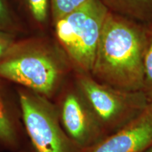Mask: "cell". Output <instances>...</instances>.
Here are the masks:
<instances>
[{
  "mask_svg": "<svg viewBox=\"0 0 152 152\" xmlns=\"http://www.w3.org/2000/svg\"><path fill=\"white\" fill-rule=\"evenodd\" d=\"M73 68L51 33L17 37L0 58V78L54 100Z\"/></svg>",
  "mask_w": 152,
  "mask_h": 152,
  "instance_id": "cell-1",
  "label": "cell"
},
{
  "mask_svg": "<svg viewBox=\"0 0 152 152\" xmlns=\"http://www.w3.org/2000/svg\"><path fill=\"white\" fill-rule=\"evenodd\" d=\"M145 39L146 25L109 11L91 75L120 90L142 91Z\"/></svg>",
  "mask_w": 152,
  "mask_h": 152,
  "instance_id": "cell-2",
  "label": "cell"
},
{
  "mask_svg": "<svg viewBox=\"0 0 152 152\" xmlns=\"http://www.w3.org/2000/svg\"><path fill=\"white\" fill-rule=\"evenodd\" d=\"M108 14L99 0H88L52 23L51 35L67 56L73 71L91 73Z\"/></svg>",
  "mask_w": 152,
  "mask_h": 152,
  "instance_id": "cell-3",
  "label": "cell"
},
{
  "mask_svg": "<svg viewBox=\"0 0 152 152\" xmlns=\"http://www.w3.org/2000/svg\"><path fill=\"white\" fill-rule=\"evenodd\" d=\"M76 85L96 114L106 136L123 128L149 104L143 91H127L103 84L90 73L73 71Z\"/></svg>",
  "mask_w": 152,
  "mask_h": 152,
  "instance_id": "cell-4",
  "label": "cell"
},
{
  "mask_svg": "<svg viewBox=\"0 0 152 152\" xmlns=\"http://www.w3.org/2000/svg\"><path fill=\"white\" fill-rule=\"evenodd\" d=\"M23 125L35 152H80L61 124L52 99L16 87Z\"/></svg>",
  "mask_w": 152,
  "mask_h": 152,
  "instance_id": "cell-5",
  "label": "cell"
},
{
  "mask_svg": "<svg viewBox=\"0 0 152 152\" xmlns=\"http://www.w3.org/2000/svg\"><path fill=\"white\" fill-rule=\"evenodd\" d=\"M54 100L62 128L80 152L91 147L106 136L73 76Z\"/></svg>",
  "mask_w": 152,
  "mask_h": 152,
  "instance_id": "cell-6",
  "label": "cell"
},
{
  "mask_svg": "<svg viewBox=\"0 0 152 152\" xmlns=\"http://www.w3.org/2000/svg\"><path fill=\"white\" fill-rule=\"evenodd\" d=\"M152 145V102L123 128L81 152H144Z\"/></svg>",
  "mask_w": 152,
  "mask_h": 152,
  "instance_id": "cell-7",
  "label": "cell"
},
{
  "mask_svg": "<svg viewBox=\"0 0 152 152\" xmlns=\"http://www.w3.org/2000/svg\"><path fill=\"white\" fill-rule=\"evenodd\" d=\"M11 85L0 78V143L16 149L21 141L22 119L18 94H14Z\"/></svg>",
  "mask_w": 152,
  "mask_h": 152,
  "instance_id": "cell-8",
  "label": "cell"
},
{
  "mask_svg": "<svg viewBox=\"0 0 152 152\" xmlns=\"http://www.w3.org/2000/svg\"><path fill=\"white\" fill-rule=\"evenodd\" d=\"M11 1L30 33H50L52 28L51 0Z\"/></svg>",
  "mask_w": 152,
  "mask_h": 152,
  "instance_id": "cell-9",
  "label": "cell"
},
{
  "mask_svg": "<svg viewBox=\"0 0 152 152\" xmlns=\"http://www.w3.org/2000/svg\"><path fill=\"white\" fill-rule=\"evenodd\" d=\"M109 12L142 24L152 22V0H99Z\"/></svg>",
  "mask_w": 152,
  "mask_h": 152,
  "instance_id": "cell-10",
  "label": "cell"
},
{
  "mask_svg": "<svg viewBox=\"0 0 152 152\" xmlns=\"http://www.w3.org/2000/svg\"><path fill=\"white\" fill-rule=\"evenodd\" d=\"M0 32L18 37L31 34L19 16L11 0H0Z\"/></svg>",
  "mask_w": 152,
  "mask_h": 152,
  "instance_id": "cell-11",
  "label": "cell"
},
{
  "mask_svg": "<svg viewBox=\"0 0 152 152\" xmlns=\"http://www.w3.org/2000/svg\"><path fill=\"white\" fill-rule=\"evenodd\" d=\"M142 91L145 94L149 102H152V22L146 25Z\"/></svg>",
  "mask_w": 152,
  "mask_h": 152,
  "instance_id": "cell-12",
  "label": "cell"
},
{
  "mask_svg": "<svg viewBox=\"0 0 152 152\" xmlns=\"http://www.w3.org/2000/svg\"><path fill=\"white\" fill-rule=\"evenodd\" d=\"M88 0H51L52 25L57 19L71 12Z\"/></svg>",
  "mask_w": 152,
  "mask_h": 152,
  "instance_id": "cell-13",
  "label": "cell"
},
{
  "mask_svg": "<svg viewBox=\"0 0 152 152\" xmlns=\"http://www.w3.org/2000/svg\"><path fill=\"white\" fill-rule=\"evenodd\" d=\"M18 37L11 34L0 32V58L10 47L15 39Z\"/></svg>",
  "mask_w": 152,
  "mask_h": 152,
  "instance_id": "cell-14",
  "label": "cell"
},
{
  "mask_svg": "<svg viewBox=\"0 0 152 152\" xmlns=\"http://www.w3.org/2000/svg\"><path fill=\"white\" fill-rule=\"evenodd\" d=\"M144 152H152V145L149 148V149L146 150V151H144Z\"/></svg>",
  "mask_w": 152,
  "mask_h": 152,
  "instance_id": "cell-15",
  "label": "cell"
}]
</instances>
